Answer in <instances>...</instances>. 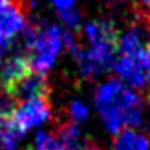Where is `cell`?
Here are the masks:
<instances>
[{"mask_svg":"<svg viewBox=\"0 0 150 150\" xmlns=\"http://www.w3.org/2000/svg\"><path fill=\"white\" fill-rule=\"evenodd\" d=\"M114 68L119 73L125 82H128L130 86L141 88L145 82V71H143V64L139 59L134 57H126V55H119L114 62Z\"/></svg>","mask_w":150,"mask_h":150,"instance_id":"cell-8","label":"cell"},{"mask_svg":"<svg viewBox=\"0 0 150 150\" xmlns=\"http://www.w3.org/2000/svg\"><path fill=\"white\" fill-rule=\"evenodd\" d=\"M139 2L145 6V9H146V11H148V15H150V0H139Z\"/></svg>","mask_w":150,"mask_h":150,"instance_id":"cell-16","label":"cell"},{"mask_svg":"<svg viewBox=\"0 0 150 150\" xmlns=\"http://www.w3.org/2000/svg\"><path fill=\"white\" fill-rule=\"evenodd\" d=\"M62 46V33L57 26H44L40 29H31L26 35L28 62L35 73L44 75L53 64L57 53Z\"/></svg>","mask_w":150,"mask_h":150,"instance_id":"cell-3","label":"cell"},{"mask_svg":"<svg viewBox=\"0 0 150 150\" xmlns=\"http://www.w3.org/2000/svg\"><path fill=\"white\" fill-rule=\"evenodd\" d=\"M51 2H53V6L57 7L59 13H66V11L73 9V2H75V0H51Z\"/></svg>","mask_w":150,"mask_h":150,"instance_id":"cell-14","label":"cell"},{"mask_svg":"<svg viewBox=\"0 0 150 150\" xmlns=\"http://www.w3.org/2000/svg\"><path fill=\"white\" fill-rule=\"evenodd\" d=\"M31 150H66V148L57 139V136H53L50 132H39V134H35Z\"/></svg>","mask_w":150,"mask_h":150,"instance_id":"cell-12","label":"cell"},{"mask_svg":"<svg viewBox=\"0 0 150 150\" xmlns=\"http://www.w3.org/2000/svg\"><path fill=\"white\" fill-rule=\"evenodd\" d=\"M57 139L62 143L66 150H92V148H88L90 143L82 137V134L75 126V123H64L59 126Z\"/></svg>","mask_w":150,"mask_h":150,"instance_id":"cell-9","label":"cell"},{"mask_svg":"<svg viewBox=\"0 0 150 150\" xmlns=\"http://www.w3.org/2000/svg\"><path fill=\"white\" fill-rule=\"evenodd\" d=\"M88 117V108L84 106L82 103H71L70 104V119H71V123L75 121H84V119Z\"/></svg>","mask_w":150,"mask_h":150,"instance_id":"cell-13","label":"cell"},{"mask_svg":"<svg viewBox=\"0 0 150 150\" xmlns=\"http://www.w3.org/2000/svg\"><path fill=\"white\" fill-rule=\"evenodd\" d=\"M4 2H6V0H0V7H2V6H4Z\"/></svg>","mask_w":150,"mask_h":150,"instance_id":"cell-17","label":"cell"},{"mask_svg":"<svg viewBox=\"0 0 150 150\" xmlns=\"http://www.w3.org/2000/svg\"><path fill=\"white\" fill-rule=\"evenodd\" d=\"M114 150H150L148 139L136 130H123L114 141Z\"/></svg>","mask_w":150,"mask_h":150,"instance_id":"cell-11","label":"cell"},{"mask_svg":"<svg viewBox=\"0 0 150 150\" xmlns=\"http://www.w3.org/2000/svg\"><path fill=\"white\" fill-rule=\"evenodd\" d=\"M48 119H50L48 97H35V99L20 101L11 110V121L22 134H26L29 128H35V126L42 125Z\"/></svg>","mask_w":150,"mask_h":150,"instance_id":"cell-4","label":"cell"},{"mask_svg":"<svg viewBox=\"0 0 150 150\" xmlns=\"http://www.w3.org/2000/svg\"><path fill=\"white\" fill-rule=\"evenodd\" d=\"M86 39L90 48L77 51L79 66L84 75H95L108 70L119 53V35L110 22H90L86 26Z\"/></svg>","mask_w":150,"mask_h":150,"instance_id":"cell-2","label":"cell"},{"mask_svg":"<svg viewBox=\"0 0 150 150\" xmlns=\"http://www.w3.org/2000/svg\"><path fill=\"white\" fill-rule=\"evenodd\" d=\"M95 106L104 126L112 134L134 128L141 123L143 103L139 95L119 81H108L95 93Z\"/></svg>","mask_w":150,"mask_h":150,"instance_id":"cell-1","label":"cell"},{"mask_svg":"<svg viewBox=\"0 0 150 150\" xmlns=\"http://www.w3.org/2000/svg\"><path fill=\"white\" fill-rule=\"evenodd\" d=\"M50 93V86L46 81V75L35 73L31 71L29 75H26L17 86L7 95L11 101H26V99H35V97H48Z\"/></svg>","mask_w":150,"mask_h":150,"instance_id":"cell-7","label":"cell"},{"mask_svg":"<svg viewBox=\"0 0 150 150\" xmlns=\"http://www.w3.org/2000/svg\"><path fill=\"white\" fill-rule=\"evenodd\" d=\"M29 73H31V68H29V62H28L26 55H13L11 59H7L4 62V66L0 68V90L7 95Z\"/></svg>","mask_w":150,"mask_h":150,"instance_id":"cell-6","label":"cell"},{"mask_svg":"<svg viewBox=\"0 0 150 150\" xmlns=\"http://www.w3.org/2000/svg\"><path fill=\"white\" fill-rule=\"evenodd\" d=\"M26 24L24 0H6L0 7V39L9 42Z\"/></svg>","mask_w":150,"mask_h":150,"instance_id":"cell-5","label":"cell"},{"mask_svg":"<svg viewBox=\"0 0 150 150\" xmlns=\"http://www.w3.org/2000/svg\"><path fill=\"white\" fill-rule=\"evenodd\" d=\"M22 134L11 121V114L0 115V150H17Z\"/></svg>","mask_w":150,"mask_h":150,"instance_id":"cell-10","label":"cell"},{"mask_svg":"<svg viewBox=\"0 0 150 150\" xmlns=\"http://www.w3.org/2000/svg\"><path fill=\"white\" fill-rule=\"evenodd\" d=\"M6 44L7 42L4 39H0V59H2V53H4V50H6Z\"/></svg>","mask_w":150,"mask_h":150,"instance_id":"cell-15","label":"cell"}]
</instances>
